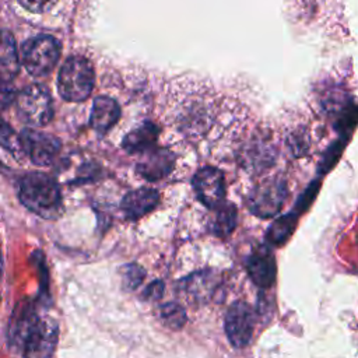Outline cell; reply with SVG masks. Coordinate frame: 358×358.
<instances>
[{
	"mask_svg": "<svg viewBox=\"0 0 358 358\" xmlns=\"http://www.w3.org/2000/svg\"><path fill=\"white\" fill-rule=\"evenodd\" d=\"M159 316L162 319V322L173 329V330H179L185 326L186 323V312L185 309L176 303V302H168V303H164L161 308H159Z\"/></svg>",
	"mask_w": 358,
	"mask_h": 358,
	"instance_id": "obj_19",
	"label": "cell"
},
{
	"mask_svg": "<svg viewBox=\"0 0 358 358\" xmlns=\"http://www.w3.org/2000/svg\"><path fill=\"white\" fill-rule=\"evenodd\" d=\"M162 294H164V282L159 281V280H157V281L151 282V284L147 287V289H145V292H144V296H145L147 299H159Z\"/></svg>",
	"mask_w": 358,
	"mask_h": 358,
	"instance_id": "obj_24",
	"label": "cell"
},
{
	"mask_svg": "<svg viewBox=\"0 0 358 358\" xmlns=\"http://www.w3.org/2000/svg\"><path fill=\"white\" fill-rule=\"evenodd\" d=\"M22 204L43 218H53L60 210V190L56 182L41 172L28 173L20 185Z\"/></svg>",
	"mask_w": 358,
	"mask_h": 358,
	"instance_id": "obj_1",
	"label": "cell"
},
{
	"mask_svg": "<svg viewBox=\"0 0 358 358\" xmlns=\"http://www.w3.org/2000/svg\"><path fill=\"white\" fill-rule=\"evenodd\" d=\"M217 285V280L211 271H199L183 280V288L187 295L196 301H206L211 296Z\"/></svg>",
	"mask_w": 358,
	"mask_h": 358,
	"instance_id": "obj_16",
	"label": "cell"
},
{
	"mask_svg": "<svg viewBox=\"0 0 358 358\" xmlns=\"http://www.w3.org/2000/svg\"><path fill=\"white\" fill-rule=\"evenodd\" d=\"M287 197V186L281 179H268L257 185L249 196V210L260 218H271L280 213Z\"/></svg>",
	"mask_w": 358,
	"mask_h": 358,
	"instance_id": "obj_6",
	"label": "cell"
},
{
	"mask_svg": "<svg viewBox=\"0 0 358 358\" xmlns=\"http://www.w3.org/2000/svg\"><path fill=\"white\" fill-rule=\"evenodd\" d=\"M224 329L229 343L235 348L246 347L253 336L252 308L243 301L234 302L225 315Z\"/></svg>",
	"mask_w": 358,
	"mask_h": 358,
	"instance_id": "obj_7",
	"label": "cell"
},
{
	"mask_svg": "<svg viewBox=\"0 0 358 358\" xmlns=\"http://www.w3.org/2000/svg\"><path fill=\"white\" fill-rule=\"evenodd\" d=\"M21 56L25 70L31 76L42 77L55 69L60 56V43L50 35H38L22 45Z\"/></svg>",
	"mask_w": 358,
	"mask_h": 358,
	"instance_id": "obj_4",
	"label": "cell"
},
{
	"mask_svg": "<svg viewBox=\"0 0 358 358\" xmlns=\"http://www.w3.org/2000/svg\"><path fill=\"white\" fill-rule=\"evenodd\" d=\"M343 148H344V141L338 140L337 143H334V144L326 151V154H324L323 158H322L320 168H319V171H320L322 173H326L327 171L331 169V166L336 165V162L338 161V158H340V155H341Z\"/></svg>",
	"mask_w": 358,
	"mask_h": 358,
	"instance_id": "obj_22",
	"label": "cell"
},
{
	"mask_svg": "<svg viewBox=\"0 0 358 358\" xmlns=\"http://www.w3.org/2000/svg\"><path fill=\"white\" fill-rule=\"evenodd\" d=\"M124 289H136L145 277V271L138 264H127L122 270Z\"/></svg>",
	"mask_w": 358,
	"mask_h": 358,
	"instance_id": "obj_21",
	"label": "cell"
},
{
	"mask_svg": "<svg viewBox=\"0 0 358 358\" xmlns=\"http://www.w3.org/2000/svg\"><path fill=\"white\" fill-rule=\"evenodd\" d=\"M246 270L252 281L260 288H270L277 275L275 259L267 249L255 250L246 262Z\"/></svg>",
	"mask_w": 358,
	"mask_h": 358,
	"instance_id": "obj_11",
	"label": "cell"
},
{
	"mask_svg": "<svg viewBox=\"0 0 358 358\" xmlns=\"http://www.w3.org/2000/svg\"><path fill=\"white\" fill-rule=\"evenodd\" d=\"M20 4L32 13H43L49 10L57 0H18Z\"/></svg>",
	"mask_w": 358,
	"mask_h": 358,
	"instance_id": "obj_23",
	"label": "cell"
},
{
	"mask_svg": "<svg viewBox=\"0 0 358 358\" xmlns=\"http://www.w3.org/2000/svg\"><path fill=\"white\" fill-rule=\"evenodd\" d=\"M20 70V57L13 34L7 29L0 31V78L13 80Z\"/></svg>",
	"mask_w": 358,
	"mask_h": 358,
	"instance_id": "obj_15",
	"label": "cell"
},
{
	"mask_svg": "<svg viewBox=\"0 0 358 358\" xmlns=\"http://www.w3.org/2000/svg\"><path fill=\"white\" fill-rule=\"evenodd\" d=\"M159 203V193L151 187L129 192L122 200V210L129 220H138L152 211Z\"/></svg>",
	"mask_w": 358,
	"mask_h": 358,
	"instance_id": "obj_12",
	"label": "cell"
},
{
	"mask_svg": "<svg viewBox=\"0 0 358 358\" xmlns=\"http://www.w3.org/2000/svg\"><path fill=\"white\" fill-rule=\"evenodd\" d=\"M193 187L197 199L208 208H215L225 199V176L214 166L200 168L193 176Z\"/></svg>",
	"mask_w": 358,
	"mask_h": 358,
	"instance_id": "obj_8",
	"label": "cell"
},
{
	"mask_svg": "<svg viewBox=\"0 0 358 358\" xmlns=\"http://www.w3.org/2000/svg\"><path fill=\"white\" fill-rule=\"evenodd\" d=\"M1 270H3V259H1V250H0V275H1Z\"/></svg>",
	"mask_w": 358,
	"mask_h": 358,
	"instance_id": "obj_25",
	"label": "cell"
},
{
	"mask_svg": "<svg viewBox=\"0 0 358 358\" xmlns=\"http://www.w3.org/2000/svg\"><path fill=\"white\" fill-rule=\"evenodd\" d=\"M17 109L20 116L31 126H45L53 117L52 96L41 84L27 87L17 98Z\"/></svg>",
	"mask_w": 358,
	"mask_h": 358,
	"instance_id": "obj_5",
	"label": "cell"
},
{
	"mask_svg": "<svg viewBox=\"0 0 358 358\" xmlns=\"http://www.w3.org/2000/svg\"><path fill=\"white\" fill-rule=\"evenodd\" d=\"M0 145H3L17 158L24 155L20 137L14 133V130L8 126V123L1 116H0Z\"/></svg>",
	"mask_w": 358,
	"mask_h": 358,
	"instance_id": "obj_20",
	"label": "cell"
},
{
	"mask_svg": "<svg viewBox=\"0 0 358 358\" xmlns=\"http://www.w3.org/2000/svg\"><path fill=\"white\" fill-rule=\"evenodd\" d=\"M119 117H120V108L115 99H112L110 96L95 98L90 123L96 133L105 134L112 126H115Z\"/></svg>",
	"mask_w": 358,
	"mask_h": 358,
	"instance_id": "obj_13",
	"label": "cell"
},
{
	"mask_svg": "<svg viewBox=\"0 0 358 358\" xmlns=\"http://www.w3.org/2000/svg\"><path fill=\"white\" fill-rule=\"evenodd\" d=\"M158 133L159 129L154 123L144 122L138 127L126 134V137L122 141V145L130 154L145 152L154 148L158 140Z\"/></svg>",
	"mask_w": 358,
	"mask_h": 358,
	"instance_id": "obj_14",
	"label": "cell"
},
{
	"mask_svg": "<svg viewBox=\"0 0 358 358\" xmlns=\"http://www.w3.org/2000/svg\"><path fill=\"white\" fill-rule=\"evenodd\" d=\"M175 166V155L168 148H151L137 164V172L147 180L155 182L166 178Z\"/></svg>",
	"mask_w": 358,
	"mask_h": 358,
	"instance_id": "obj_10",
	"label": "cell"
},
{
	"mask_svg": "<svg viewBox=\"0 0 358 358\" xmlns=\"http://www.w3.org/2000/svg\"><path fill=\"white\" fill-rule=\"evenodd\" d=\"M94 87V69L83 56L69 57L57 78L59 94L70 102H80L90 96Z\"/></svg>",
	"mask_w": 358,
	"mask_h": 358,
	"instance_id": "obj_3",
	"label": "cell"
},
{
	"mask_svg": "<svg viewBox=\"0 0 358 358\" xmlns=\"http://www.w3.org/2000/svg\"><path fill=\"white\" fill-rule=\"evenodd\" d=\"M215 214L211 221V231L215 236L225 238L231 235L238 222V213L234 204L231 203H221L215 207Z\"/></svg>",
	"mask_w": 358,
	"mask_h": 358,
	"instance_id": "obj_17",
	"label": "cell"
},
{
	"mask_svg": "<svg viewBox=\"0 0 358 358\" xmlns=\"http://www.w3.org/2000/svg\"><path fill=\"white\" fill-rule=\"evenodd\" d=\"M298 214L299 213L292 210L291 213L277 218L266 232L267 242L274 246H281L282 243H285L296 227Z\"/></svg>",
	"mask_w": 358,
	"mask_h": 358,
	"instance_id": "obj_18",
	"label": "cell"
},
{
	"mask_svg": "<svg viewBox=\"0 0 358 358\" xmlns=\"http://www.w3.org/2000/svg\"><path fill=\"white\" fill-rule=\"evenodd\" d=\"M14 338L25 357H48L57 341V326L50 319L27 316L17 326Z\"/></svg>",
	"mask_w": 358,
	"mask_h": 358,
	"instance_id": "obj_2",
	"label": "cell"
},
{
	"mask_svg": "<svg viewBox=\"0 0 358 358\" xmlns=\"http://www.w3.org/2000/svg\"><path fill=\"white\" fill-rule=\"evenodd\" d=\"M20 140L24 154H28L36 165L50 164L60 151V141L50 134L27 129L21 133Z\"/></svg>",
	"mask_w": 358,
	"mask_h": 358,
	"instance_id": "obj_9",
	"label": "cell"
}]
</instances>
